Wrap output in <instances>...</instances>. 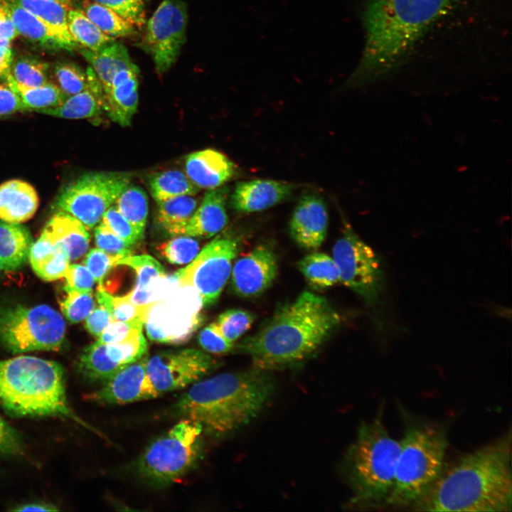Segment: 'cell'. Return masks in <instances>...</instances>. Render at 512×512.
<instances>
[{"label":"cell","mask_w":512,"mask_h":512,"mask_svg":"<svg viewBox=\"0 0 512 512\" xmlns=\"http://www.w3.org/2000/svg\"><path fill=\"white\" fill-rule=\"evenodd\" d=\"M454 1H366L360 14L364 47L358 65L344 87L366 85L395 72Z\"/></svg>","instance_id":"1"},{"label":"cell","mask_w":512,"mask_h":512,"mask_svg":"<svg viewBox=\"0 0 512 512\" xmlns=\"http://www.w3.org/2000/svg\"><path fill=\"white\" fill-rule=\"evenodd\" d=\"M412 507L421 511H511V432L443 468Z\"/></svg>","instance_id":"2"},{"label":"cell","mask_w":512,"mask_h":512,"mask_svg":"<svg viewBox=\"0 0 512 512\" xmlns=\"http://www.w3.org/2000/svg\"><path fill=\"white\" fill-rule=\"evenodd\" d=\"M341 316L327 299L304 292L274 311L236 348L253 368L267 371L300 364L312 357L339 325Z\"/></svg>","instance_id":"3"},{"label":"cell","mask_w":512,"mask_h":512,"mask_svg":"<svg viewBox=\"0 0 512 512\" xmlns=\"http://www.w3.org/2000/svg\"><path fill=\"white\" fill-rule=\"evenodd\" d=\"M174 403L181 418L199 423L203 432L228 435L247 425L265 408L275 391L267 371L223 373L190 385Z\"/></svg>","instance_id":"4"},{"label":"cell","mask_w":512,"mask_h":512,"mask_svg":"<svg viewBox=\"0 0 512 512\" xmlns=\"http://www.w3.org/2000/svg\"><path fill=\"white\" fill-rule=\"evenodd\" d=\"M64 375L63 366L53 361L23 355L0 360V405L18 417L69 419L104 438L70 407Z\"/></svg>","instance_id":"5"},{"label":"cell","mask_w":512,"mask_h":512,"mask_svg":"<svg viewBox=\"0 0 512 512\" xmlns=\"http://www.w3.org/2000/svg\"><path fill=\"white\" fill-rule=\"evenodd\" d=\"M382 415L360 425L345 455L344 472L358 504L385 505L393 487L400 442L390 435Z\"/></svg>","instance_id":"6"},{"label":"cell","mask_w":512,"mask_h":512,"mask_svg":"<svg viewBox=\"0 0 512 512\" xmlns=\"http://www.w3.org/2000/svg\"><path fill=\"white\" fill-rule=\"evenodd\" d=\"M400 442L394 484L385 505L412 506L444 468L447 431L437 424L411 422L406 426Z\"/></svg>","instance_id":"7"},{"label":"cell","mask_w":512,"mask_h":512,"mask_svg":"<svg viewBox=\"0 0 512 512\" xmlns=\"http://www.w3.org/2000/svg\"><path fill=\"white\" fill-rule=\"evenodd\" d=\"M203 430L181 418L153 440L138 458L137 474L148 484L166 486L177 482L196 465L202 454Z\"/></svg>","instance_id":"8"},{"label":"cell","mask_w":512,"mask_h":512,"mask_svg":"<svg viewBox=\"0 0 512 512\" xmlns=\"http://www.w3.org/2000/svg\"><path fill=\"white\" fill-rule=\"evenodd\" d=\"M65 341L63 316L46 304L0 306V343L13 353L58 351Z\"/></svg>","instance_id":"9"},{"label":"cell","mask_w":512,"mask_h":512,"mask_svg":"<svg viewBox=\"0 0 512 512\" xmlns=\"http://www.w3.org/2000/svg\"><path fill=\"white\" fill-rule=\"evenodd\" d=\"M340 282L360 296L375 314L382 309L385 279L379 257L346 225L333 247Z\"/></svg>","instance_id":"10"},{"label":"cell","mask_w":512,"mask_h":512,"mask_svg":"<svg viewBox=\"0 0 512 512\" xmlns=\"http://www.w3.org/2000/svg\"><path fill=\"white\" fill-rule=\"evenodd\" d=\"M130 174L86 173L64 186L53 206L80 220L87 229L99 223L103 214L130 183Z\"/></svg>","instance_id":"11"},{"label":"cell","mask_w":512,"mask_h":512,"mask_svg":"<svg viewBox=\"0 0 512 512\" xmlns=\"http://www.w3.org/2000/svg\"><path fill=\"white\" fill-rule=\"evenodd\" d=\"M203 306L200 294L191 287H179L168 297L149 304L144 325L154 342L181 344L201 326Z\"/></svg>","instance_id":"12"},{"label":"cell","mask_w":512,"mask_h":512,"mask_svg":"<svg viewBox=\"0 0 512 512\" xmlns=\"http://www.w3.org/2000/svg\"><path fill=\"white\" fill-rule=\"evenodd\" d=\"M239 243L233 237L219 235L208 242L184 268L176 272L180 287H191L203 306L215 303L232 271Z\"/></svg>","instance_id":"13"},{"label":"cell","mask_w":512,"mask_h":512,"mask_svg":"<svg viewBox=\"0 0 512 512\" xmlns=\"http://www.w3.org/2000/svg\"><path fill=\"white\" fill-rule=\"evenodd\" d=\"M187 23L183 0H163L146 22L142 47L151 56L159 75L177 60L186 41Z\"/></svg>","instance_id":"14"},{"label":"cell","mask_w":512,"mask_h":512,"mask_svg":"<svg viewBox=\"0 0 512 512\" xmlns=\"http://www.w3.org/2000/svg\"><path fill=\"white\" fill-rule=\"evenodd\" d=\"M219 363L196 348L159 352L147 357L149 379L159 396L183 389L201 380Z\"/></svg>","instance_id":"15"},{"label":"cell","mask_w":512,"mask_h":512,"mask_svg":"<svg viewBox=\"0 0 512 512\" xmlns=\"http://www.w3.org/2000/svg\"><path fill=\"white\" fill-rule=\"evenodd\" d=\"M148 356L123 367L87 398L107 405H124L159 397L146 368Z\"/></svg>","instance_id":"16"},{"label":"cell","mask_w":512,"mask_h":512,"mask_svg":"<svg viewBox=\"0 0 512 512\" xmlns=\"http://www.w3.org/2000/svg\"><path fill=\"white\" fill-rule=\"evenodd\" d=\"M277 270L273 250L266 245H257L235 262L230 274L232 289L243 298L260 296L272 285Z\"/></svg>","instance_id":"17"},{"label":"cell","mask_w":512,"mask_h":512,"mask_svg":"<svg viewBox=\"0 0 512 512\" xmlns=\"http://www.w3.org/2000/svg\"><path fill=\"white\" fill-rule=\"evenodd\" d=\"M328 225L327 208L322 198L315 193H306L300 198L293 212L290 235L300 247L316 250L326 238Z\"/></svg>","instance_id":"18"},{"label":"cell","mask_w":512,"mask_h":512,"mask_svg":"<svg viewBox=\"0 0 512 512\" xmlns=\"http://www.w3.org/2000/svg\"><path fill=\"white\" fill-rule=\"evenodd\" d=\"M295 188L293 183L275 180L241 181L234 188L230 205L238 213L262 211L289 199Z\"/></svg>","instance_id":"19"},{"label":"cell","mask_w":512,"mask_h":512,"mask_svg":"<svg viewBox=\"0 0 512 512\" xmlns=\"http://www.w3.org/2000/svg\"><path fill=\"white\" fill-rule=\"evenodd\" d=\"M138 75L137 66L120 70L113 77L110 90L104 92L103 110L122 127L130 124L137 109Z\"/></svg>","instance_id":"20"},{"label":"cell","mask_w":512,"mask_h":512,"mask_svg":"<svg viewBox=\"0 0 512 512\" xmlns=\"http://www.w3.org/2000/svg\"><path fill=\"white\" fill-rule=\"evenodd\" d=\"M186 174L198 188L213 189L230 180L234 164L221 152L207 149L193 152L185 161Z\"/></svg>","instance_id":"21"},{"label":"cell","mask_w":512,"mask_h":512,"mask_svg":"<svg viewBox=\"0 0 512 512\" xmlns=\"http://www.w3.org/2000/svg\"><path fill=\"white\" fill-rule=\"evenodd\" d=\"M228 192L225 186L208 190L188 223L184 235L209 238L220 232L228 221L226 210Z\"/></svg>","instance_id":"22"},{"label":"cell","mask_w":512,"mask_h":512,"mask_svg":"<svg viewBox=\"0 0 512 512\" xmlns=\"http://www.w3.org/2000/svg\"><path fill=\"white\" fill-rule=\"evenodd\" d=\"M43 230L66 253L70 261L81 257L88 249L90 236L87 228L64 211L57 210Z\"/></svg>","instance_id":"23"},{"label":"cell","mask_w":512,"mask_h":512,"mask_svg":"<svg viewBox=\"0 0 512 512\" xmlns=\"http://www.w3.org/2000/svg\"><path fill=\"white\" fill-rule=\"evenodd\" d=\"M39 205L36 189L28 183L12 179L0 184V220L21 223L35 214Z\"/></svg>","instance_id":"24"},{"label":"cell","mask_w":512,"mask_h":512,"mask_svg":"<svg viewBox=\"0 0 512 512\" xmlns=\"http://www.w3.org/2000/svg\"><path fill=\"white\" fill-rule=\"evenodd\" d=\"M87 87L68 97L60 105L40 111V113L64 119H88L98 117L103 110L104 90L91 68L87 73Z\"/></svg>","instance_id":"25"},{"label":"cell","mask_w":512,"mask_h":512,"mask_svg":"<svg viewBox=\"0 0 512 512\" xmlns=\"http://www.w3.org/2000/svg\"><path fill=\"white\" fill-rule=\"evenodd\" d=\"M79 51L91 65L104 92L110 90L112 78L118 71L137 67L132 61L127 48L115 41L96 51L82 47Z\"/></svg>","instance_id":"26"},{"label":"cell","mask_w":512,"mask_h":512,"mask_svg":"<svg viewBox=\"0 0 512 512\" xmlns=\"http://www.w3.org/2000/svg\"><path fill=\"white\" fill-rule=\"evenodd\" d=\"M33 240L25 226L0 220V261L2 270L14 271L28 259Z\"/></svg>","instance_id":"27"},{"label":"cell","mask_w":512,"mask_h":512,"mask_svg":"<svg viewBox=\"0 0 512 512\" xmlns=\"http://www.w3.org/2000/svg\"><path fill=\"white\" fill-rule=\"evenodd\" d=\"M30 12L44 23L60 39L66 50L78 48L68 27V9L50 0H7Z\"/></svg>","instance_id":"28"},{"label":"cell","mask_w":512,"mask_h":512,"mask_svg":"<svg viewBox=\"0 0 512 512\" xmlns=\"http://www.w3.org/2000/svg\"><path fill=\"white\" fill-rule=\"evenodd\" d=\"M196 207L197 201L189 195L158 202L156 222L170 236L184 235L186 227Z\"/></svg>","instance_id":"29"},{"label":"cell","mask_w":512,"mask_h":512,"mask_svg":"<svg viewBox=\"0 0 512 512\" xmlns=\"http://www.w3.org/2000/svg\"><path fill=\"white\" fill-rule=\"evenodd\" d=\"M6 1L7 11L18 35L48 49H65L56 35L40 19L18 5Z\"/></svg>","instance_id":"30"},{"label":"cell","mask_w":512,"mask_h":512,"mask_svg":"<svg viewBox=\"0 0 512 512\" xmlns=\"http://www.w3.org/2000/svg\"><path fill=\"white\" fill-rule=\"evenodd\" d=\"M297 267L314 289H326L340 282L337 265L333 257L326 253L308 254L298 262Z\"/></svg>","instance_id":"31"},{"label":"cell","mask_w":512,"mask_h":512,"mask_svg":"<svg viewBox=\"0 0 512 512\" xmlns=\"http://www.w3.org/2000/svg\"><path fill=\"white\" fill-rule=\"evenodd\" d=\"M5 82L19 96L26 111L39 112L61 105L68 97L53 82L38 87H26L16 82L11 75Z\"/></svg>","instance_id":"32"},{"label":"cell","mask_w":512,"mask_h":512,"mask_svg":"<svg viewBox=\"0 0 512 512\" xmlns=\"http://www.w3.org/2000/svg\"><path fill=\"white\" fill-rule=\"evenodd\" d=\"M151 196L158 203L174 197L193 196L199 191L183 172L167 170L151 174L148 179Z\"/></svg>","instance_id":"33"},{"label":"cell","mask_w":512,"mask_h":512,"mask_svg":"<svg viewBox=\"0 0 512 512\" xmlns=\"http://www.w3.org/2000/svg\"><path fill=\"white\" fill-rule=\"evenodd\" d=\"M114 206L144 238L148 215V197L141 187L129 183L119 195Z\"/></svg>","instance_id":"34"},{"label":"cell","mask_w":512,"mask_h":512,"mask_svg":"<svg viewBox=\"0 0 512 512\" xmlns=\"http://www.w3.org/2000/svg\"><path fill=\"white\" fill-rule=\"evenodd\" d=\"M68 27L74 41L82 48L98 50L115 41L114 38L102 32L88 17L80 10L68 11Z\"/></svg>","instance_id":"35"},{"label":"cell","mask_w":512,"mask_h":512,"mask_svg":"<svg viewBox=\"0 0 512 512\" xmlns=\"http://www.w3.org/2000/svg\"><path fill=\"white\" fill-rule=\"evenodd\" d=\"M82 11L105 34L112 38L129 37L136 33V27L110 9L95 1L85 0Z\"/></svg>","instance_id":"36"},{"label":"cell","mask_w":512,"mask_h":512,"mask_svg":"<svg viewBox=\"0 0 512 512\" xmlns=\"http://www.w3.org/2000/svg\"><path fill=\"white\" fill-rule=\"evenodd\" d=\"M122 368L108 358L105 344L97 341L85 347L79 358L80 372L91 380L105 381Z\"/></svg>","instance_id":"37"},{"label":"cell","mask_w":512,"mask_h":512,"mask_svg":"<svg viewBox=\"0 0 512 512\" xmlns=\"http://www.w3.org/2000/svg\"><path fill=\"white\" fill-rule=\"evenodd\" d=\"M147 348L142 328L134 329L128 336L119 342L105 344L108 358L122 368L147 355Z\"/></svg>","instance_id":"38"},{"label":"cell","mask_w":512,"mask_h":512,"mask_svg":"<svg viewBox=\"0 0 512 512\" xmlns=\"http://www.w3.org/2000/svg\"><path fill=\"white\" fill-rule=\"evenodd\" d=\"M96 299L110 311L114 320L144 324L149 304H134L130 300L129 292L124 296H112L98 286Z\"/></svg>","instance_id":"39"},{"label":"cell","mask_w":512,"mask_h":512,"mask_svg":"<svg viewBox=\"0 0 512 512\" xmlns=\"http://www.w3.org/2000/svg\"><path fill=\"white\" fill-rule=\"evenodd\" d=\"M10 75L16 82L26 87H38L49 82L48 63L33 56L13 60Z\"/></svg>","instance_id":"40"},{"label":"cell","mask_w":512,"mask_h":512,"mask_svg":"<svg viewBox=\"0 0 512 512\" xmlns=\"http://www.w3.org/2000/svg\"><path fill=\"white\" fill-rule=\"evenodd\" d=\"M255 315L240 309H231L220 314L214 323L220 334L233 343L240 338L252 326Z\"/></svg>","instance_id":"41"},{"label":"cell","mask_w":512,"mask_h":512,"mask_svg":"<svg viewBox=\"0 0 512 512\" xmlns=\"http://www.w3.org/2000/svg\"><path fill=\"white\" fill-rule=\"evenodd\" d=\"M116 265H125L137 274L134 291L142 290L154 279L166 274L164 267L149 255H129L118 260Z\"/></svg>","instance_id":"42"},{"label":"cell","mask_w":512,"mask_h":512,"mask_svg":"<svg viewBox=\"0 0 512 512\" xmlns=\"http://www.w3.org/2000/svg\"><path fill=\"white\" fill-rule=\"evenodd\" d=\"M65 294L59 299L60 310L70 323H78L90 314L95 307L92 292H81L63 287Z\"/></svg>","instance_id":"43"},{"label":"cell","mask_w":512,"mask_h":512,"mask_svg":"<svg viewBox=\"0 0 512 512\" xmlns=\"http://www.w3.org/2000/svg\"><path fill=\"white\" fill-rule=\"evenodd\" d=\"M160 255L174 265L187 264L197 256L199 252L198 240L188 235H178L160 244L157 248Z\"/></svg>","instance_id":"44"},{"label":"cell","mask_w":512,"mask_h":512,"mask_svg":"<svg viewBox=\"0 0 512 512\" xmlns=\"http://www.w3.org/2000/svg\"><path fill=\"white\" fill-rule=\"evenodd\" d=\"M55 83L66 97L75 95L88 86L87 75L73 63L63 62L54 68Z\"/></svg>","instance_id":"45"},{"label":"cell","mask_w":512,"mask_h":512,"mask_svg":"<svg viewBox=\"0 0 512 512\" xmlns=\"http://www.w3.org/2000/svg\"><path fill=\"white\" fill-rule=\"evenodd\" d=\"M117 14L134 26L141 28L146 23L144 0H93Z\"/></svg>","instance_id":"46"},{"label":"cell","mask_w":512,"mask_h":512,"mask_svg":"<svg viewBox=\"0 0 512 512\" xmlns=\"http://www.w3.org/2000/svg\"><path fill=\"white\" fill-rule=\"evenodd\" d=\"M101 221L114 234L131 246L143 240L136 228L120 213L115 206L105 212Z\"/></svg>","instance_id":"47"},{"label":"cell","mask_w":512,"mask_h":512,"mask_svg":"<svg viewBox=\"0 0 512 512\" xmlns=\"http://www.w3.org/2000/svg\"><path fill=\"white\" fill-rule=\"evenodd\" d=\"M94 236L97 248L107 254L122 259L132 253V246L114 234L102 221L95 228Z\"/></svg>","instance_id":"48"},{"label":"cell","mask_w":512,"mask_h":512,"mask_svg":"<svg viewBox=\"0 0 512 512\" xmlns=\"http://www.w3.org/2000/svg\"><path fill=\"white\" fill-rule=\"evenodd\" d=\"M121 258L106 253L99 248H92L86 255L83 265L88 269L98 285L102 284L107 273Z\"/></svg>","instance_id":"49"},{"label":"cell","mask_w":512,"mask_h":512,"mask_svg":"<svg viewBox=\"0 0 512 512\" xmlns=\"http://www.w3.org/2000/svg\"><path fill=\"white\" fill-rule=\"evenodd\" d=\"M70 260L58 246L55 254L43 264L33 269L35 274L45 281H53L65 277Z\"/></svg>","instance_id":"50"},{"label":"cell","mask_w":512,"mask_h":512,"mask_svg":"<svg viewBox=\"0 0 512 512\" xmlns=\"http://www.w3.org/2000/svg\"><path fill=\"white\" fill-rule=\"evenodd\" d=\"M198 341L207 353L217 355L227 353L235 347L233 343L228 341L220 334L214 323L200 331Z\"/></svg>","instance_id":"51"},{"label":"cell","mask_w":512,"mask_h":512,"mask_svg":"<svg viewBox=\"0 0 512 512\" xmlns=\"http://www.w3.org/2000/svg\"><path fill=\"white\" fill-rule=\"evenodd\" d=\"M23 451L20 434L0 415V457L17 456Z\"/></svg>","instance_id":"52"},{"label":"cell","mask_w":512,"mask_h":512,"mask_svg":"<svg viewBox=\"0 0 512 512\" xmlns=\"http://www.w3.org/2000/svg\"><path fill=\"white\" fill-rule=\"evenodd\" d=\"M65 278L64 287L81 292H92L95 282L88 269L80 264L70 265Z\"/></svg>","instance_id":"53"},{"label":"cell","mask_w":512,"mask_h":512,"mask_svg":"<svg viewBox=\"0 0 512 512\" xmlns=\"http://www.w3.org/2000/svg\"><path fill=\"white\" fill-rule=\"evenodd\" d=\"M142 322H125L113 320L104 329L96 341L99 343L110 344L124 339L134 329L143 328Z\"/></svg>","instance_id":"54"},{"label":"cell","mask_w":512,"mask_h":512,"mask_svg":"<svg viewBox=\"0 0 512 512\" xmlns=\"http://www.w3.org/2000/svg\"><path fill=\"white\" fill-rule=\"evenodd\" d=\"M58 248V246L52 241L48 234L43 230L39 238L34 243H32L30 248L28 260L32 269H35L51 257Z\"/></svg>","instance_id":"55"},{"label":"cell","mask_w":512,"mask_h":512,"mask_svg":"<svg viewBox=\"0 0 512 512\" xmlns=\"http://www.w3.org/2000/svg\"><path fill=\"white\" fill-rule=\"evenodd\" d=\"M113 320L110 311L103 305L99 304L86 317L85 327L92 336L98 338Z\"/></svg>","instance_id":"56"},{"label":"cell","mask_w":512,"mask_h":512,"mask_svg":"<svg viewBox=\"0 0 512 512\" xmlns=\"http://www.w3.org/2000/svg\"><path fill=\"white\" fill-rule=\"evenodd\" d=\"M24 111L26 107L19 96L6 82L0 84V118Z\"/></svg>","instance_id":"57"},{"label":"cell","mask_w":512,"mask_h":512,"mask_svg":"<svg viewBox=\"0 0 512 512\" xmlns=\"http://www.w3.org/2000/svg\"><path fill=\"white\" fill-rule=\"evenodd\" d=\"M18 35V33L11 20L7 9L0 15V38L11 42Z\"/></svg>","instance_id":"58"},{"label":"cell","mask_w":512,"mask_h":512,"mask_svg":"<svg viewBox=\"0 0 512 512\" xmlns=\"http://www.w3.org/2000/svg\"><path fill=\"white\" fill-rule=\"evenodd\" d=\"M13 60L11 47H0V80H5L9 75Z\"/></svg>","instance_id":"59"},{"label":"cell","mask_w":512,"mask_h":512,"mask_svg":"<svg viewBox=\"0 0 512 512\" xmlns=\"http://www.w3.org/2000/svg\"><path fill=\"white\" fill-rule=\"evenodd\" d=\"M14 511H56L58 508L51 504L42 503H29L12 508Z\"/></svg>","instance_id":"60"},{"label":"cell","mask_w":512,"mask_h":512,"mask_svg":"<svg viewBox=\"0 0 512 512\" xmlns=\"http://www.w3.org/2000/svg\"><path fill=\"white\" fill-rule=\"evenodd\" d=\"M50 1H55V2H56V3H58L59 4L63 6L64 7H65L66 9H68V10L70 9H73V8H72V6H73V0H50Z\"/></svg>","instance_id":"61"},{"label":"cell","mask_w":512,"mask_h":512,"mask_svg":"<svg viewBox=\"0 0 512 512\" xmlns=\"http://www.w3.org/2000/svg\"><path fill=\"white\" fill-rule=\"evenodd\" d=\"M6 10V0H0V15Z\"/></svg>","instance_id":"62"},{"label":"cell","mask_w":512,"mask_h":512,"mask_svg":"<svg viewBox=\"0 0 512 512\" xmlns=\"http://www.w3.org/2000/svg\"><path fill=\"white\" fill-rule=\"evenodd\" d=\"M1 270H2V265H1V261H0V271H1Z\"/></svg>","instance_id":"63"}]
</instances>
